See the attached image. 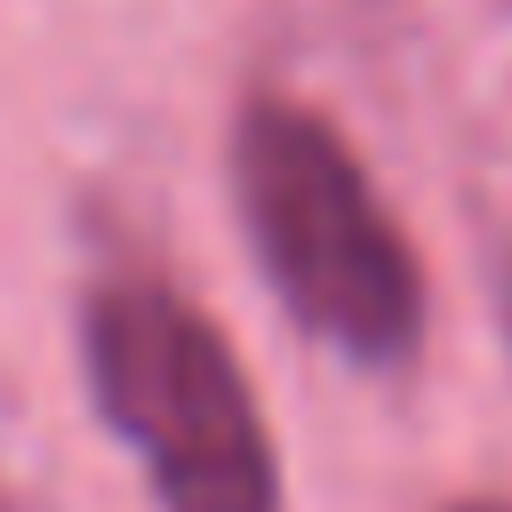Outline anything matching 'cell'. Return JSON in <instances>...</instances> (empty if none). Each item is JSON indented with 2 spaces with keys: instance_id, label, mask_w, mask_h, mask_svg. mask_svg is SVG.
Returning a JSON list of instances; mask_svg holds the SVG:
<instances>
[{
  "instance_id": "277c9868",
  "label": "cell",
  "mask_w": 512,
  "mask_h": 512,
  "mask_svg": "<svg viewBox=\"0 0 512 512\" xmlns=\"http://www.w3.org/2000/svg\"><path fill=\"white\" fill-rule=\"evenodd\" d=\"M456 512H512V504H496V496H480V504H456Z\"/></svg>"
},
{
  "instance_id": "3957f363",
  "label": "cell",
  "mask_w": 512,
  "mask_h": 512,
  "mask_svg": "<svg viewBox=\"0 0 512 512\" xmlns=\"http://www.w3.org/2000/svg\"><path fill=\"white\" fill-rule=\"evenodd\" d=\"M496 312H504V344H512V256H504V272H496Z\"/></svg>"
},
{
  "instance_id": "6da1fadb",
  "label": "cell",
  "mask_w": 512,
  "mask_h": 512,
  "mask_svg": "<svg viewBox=\"0 0 512 512\" xmlns=\"http://www.w3.org/2000/svg\"><path fill=\"white\" fill-rule=\"evenodd\" d=\"M224 176L248 256L304 336L352 368H400L424 344V264L328 112L256 88L232 112Z\"/></svg>"
},
{
  "instance_id": "7a4b0ae2",
  "label": "cell",
  "mask_w": 512,
  "mask_h": 512,
  "mask_svg": "<svg viewBox=\"0 0 512 512\" xmlns=\"http://www.w3.org/2000/svg\"><path fill=\"white\" fill-rule=\"evenodd\" d=\"M80 384L144 464L160 512H280V448L232 336L168 280L112 272L80 296Z\"/></svg>"
}]
</instances>
